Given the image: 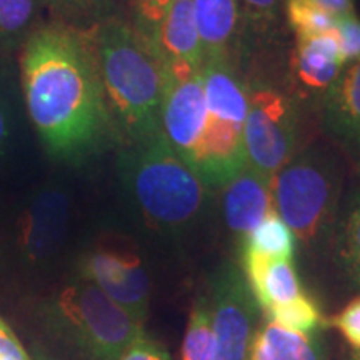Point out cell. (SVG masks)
<instances>
[{
  "label": "cell",
  "instance_id": "cell-27",
  "mask_svg": "<svg viewBox=\"0 0 360 360\" xmlns=\"http://www.w3.org/2000/svg\"><path fill=\"white\" fill-rule=\"evenodd\" d=\"M174 2L175 0H129L130 24L150 44L157 32V27L160 25L162 19Z\"/></svg>",
  "mask_w": 360,
  "mask_h": 360
},
{
  "label": "cell",
  "instance_id": "cell-13",
  "mask_svg": "<svg viewBox=\"0 0 360 360\" xmlns=\"http://www.w3.org/2000/svg\"><path fill=\"white\" fill-rule=\"evenodd\" d=\"M344 67L335 30L295 39V47L289 57L287 87L305 109L314 110L321 97L339 79Z\"/></svg>",
  "mask_w": 360,
  "mask_h": 360
},
{
  "label": "cell",
  "instance_id": "cell-7",
  "mask_svg": "<svg viewBox=\"0 0 360 360\" xmlns=\"http://www.w3.org/2000/svg\"><path fill=\"white\" fill-rule=\"evenodd\" d=\"M247 117L244 150L247 167L272 180L304 147L305 107L259 64L245 65Z\"/></svg>",
  "mask_w": 360,
  "mask_h": 360
},
{
  "label": "cell",
  "instance_id": "cell-34",
  "mask_svg": "<svg viewBox=\"0 0 360 360\" xmlns=\"http://www.w3.org/2000/svg\"><path fill=\"white\" fill-rule=\"evenodd\" d=\"M349 360H360V350H354V352L350 354Z\"/></svg>",
  "mask_w": 360,
  "mask_h": 360
},
{
  "label": "cell",
  "instance_id": "cell-9",
  "mask_svg": "<svg viewBox=\"0 0 360 360\" xmlns=\"http://www.w3.org/2000/svg\"><path fill=\"white\" fill-rule=\"evenodd\" d=\"M79 278L96 285L134 321L146 326L150 277L139 254L120 242H98L80 255Z\"/></svg>",
  "mask_w": 360,
  "mask_h": 360
},
{
  "label": "cell",
  "instance_id": "cell-23",
  "mask_svg": "<svg viewBox=\"0 0 360 360\" xmlns=\"http://www.w3.org/2000/svg\"><path fill=\"white\" fill-rule=\"evenodd\" d=\"M242 249L257 252L270 259L294 260L297 240L281 215L272 212L249 233L244 244L238 247V250Z\"/></svg>",
  "mask_w": 360,
  "mask_h": 360
},
{
  "label": "cell",
  "instance_id": "cell-26",
  "mask_svg": "<svg viewBox=\"0 0 360 360\" xmlns=\"http://www.w3.org/2000/svg\"><path fill=\"white\" fill-rule=\"evenodd\" d=\"M285 22L295 39H300L335 30L337 19L314 0H285Z\"/></svg>",
  "mask_w": 360,
  "mask_h": 360
},
{
  "label": "cell",
  "instance_id": "cell-4",
  "mask_svg": "<svg viewBox=\"0 0 360 360\" xmlns=\"http://www.w3.org/2000/svg\"><path fill=\"white\" fill-rule=\"evenodd\" d=\"M347 167L330 143L314 142L274 175V209L309 255L328 252Z\"/></svg>",
  "mask_w": 360,
  "mask_h": 360
},
{
  "label": "cell",
  "instance_id": "cell-28",
  "mask_svg": "<svg viewBox=\"0 0 360 360\" xmlns=\"http://www.w3.org/2000/svg\"><path fill=\"white\" fill-rule=\"evenodd\" d=\"M6 72L0 70V162L12 152L19 129L12 84L6 79Z\"/></svg>",
  "mask_w": 360,
  "mask_h": 360
},
{
  "label": "cell",
  "instance_id": "cell-24",
  "mask_svg": "<svg viewBox=\"0 0 360 360\" xmlns=\"http://www.w3.org/2000/svg\"><path fill=\"white\" fill-rule=\"evenodd\" d=\"M212 339V304L204 290L195 297L192 304L179 360H209Z\"/></svg>",
  "mask_w": 360,
  "mask_h": 360
},
{
  "label": "cell",
  "instance_id": "cell-5",
  "mask_svg": "<svg viewBox=\"0 0 360 360\" xmlns=\"http://www.w3.org/2000/svg\"><path fill=\"white\" fill-rule=\"evenodd\" d=\"M205 96V130L192 172L217 193L245 169L244 124L247 79L233 58H204L200 69Z\"/></svg>",
  "mask_w": 360,
  "mask_h": 360
},
{
  "label": "cell",
  "instance_id": "cell-20",
  "mask_svg": "<svg viewBox=\"0 0 360 360\" xmlns=\"http://www.w3.org/2000/svg\"><path fill=\"white\" fill-rule=\"evenodd\" d=\"M247 360H328L322 330L299 334L262 319Z\"/></svg>",
  "mask_w": 360,
  "mask_h": 360
},
{
  "label": "cell",
  "instance_id": "cell-22",
  "mask_svg": "<svg viewBox=\"0 0 360 360\" xmlns=\"http://www.w3.org/2000/svg\"><path fill=\"white\" fill-rule=\"evenodd\" d=\"M125 0H44L52 22L79 30H90L102 22L120 17Z\"/></svg>",
  "mask_w": 360,
  "mask_h": 360
},
{
  "label": "cell",
  "instance_id": "cell-30",
  "mask_svg": "<svg viewBox=\"0 0 360 360\" xmlns=\"http://www.w3.org/2000/svg\"><path fill=\"white\" fill-rule=\"evenodd\" d=\"M330 326L340 332L354 350H360V295L330 319Z\"/></svg>",
  "mask_w": 360,
  "mask_h": 360
},
{
  "label": "cell",
  "instance_id": "cell-10",
  "mask_svg": "<svg viewBox=\"0 0 360 360\" xmlns=\"http://www.w3.org/2000/svg\"><path fill=\"white\" fill-rule=\"evenodd\" d=\"M72 195L58 180L39 186L27 195L15 225V247L22 262L44 267L56 260L67 240Z\"/></svg>",
  "mask_w": 360,
  "mask_h": 360
},
{
  "label": "cell",
  "instance_id": "cell-2",
  "mask_svg": "<svg viewBox=\"0 0 360 360\" xmlns=\"http://www.w3.org/2000/svg\"><path fill=\"white\" fill-rule=\"evenodd\" d=\"M119 177L137 217L162 237L188 236L212 209L215 193L179 159L162 130L120 146Z\"/></svg>",
  "mask_w": 360,
  "mask_h": 360
},
{
  "label": "cell",
  "instance_id": "cell-12",
  "mask_svg": "<svg viewBox=\"0 0 360 360\" xmlns=\"http://www.w3.org/2000/svg\"><path fill=\"white\" fill-rule=\"evenodd\" d=\"M319 129L360 177V60L344 67L314 109Z\"/></svg>",
  "mask_w": 360,
  "mask_h": 360
},
{
  "label": "cell",
  "instance_id": "cell-25",
  "mask_svg": "<svg viewBox=\"0 0 360 360\" xmlns=\"http://www.w3.org/2000/svg\"><path fill=\"white\" fill-rule=\"evenodd\" d=\"M262 315L265 321L277 323L287 330L299 332V334H314V332L322 330L323 326L321 309L305 292L290 302L274 305L264 310Z\"/></svg>",
  "mask_w": 360,
  "mask_h": 360
},
{
  "label": "cell",
  "instance_id": "cell-11",
  "mask_svg": "<svg viewBox=\"0 0 360 360\" xmlns=\"http://www.w3.org/2000/svg\"><path fill=\"white\" fill-rule=\"evenodd\" d=\"M165 72L160 129L170 148L192 170L204 139L207 115L200 69L169 67Z\"/></svg>",
  "mask_w": 360,
  "mask_h": 360
},
{
  "label": "cell",
  "instance_id": "cell-17",
  "mask_svg": "<svg viewBox=\"0 0 360 360\" xmlns=\"http://www.w3.org/2000/svg\"><path fill=\"white\" fill-rule=\"evenodd\" d=\"M204 58H238L242 29L240 0H192Z\"/></svg>",
  "mask_w": 360,
  "mask_h": 360
},
{
  "label": "cell",
  "instance_id": "cell-15",
  "mask_svg": "<svg viewBox=\"0 0 360 360\" xmlns=\"http://www.w3.org/2000/svg\"><path fill=\"white\" fill-rule=\"evenodd\" d=\"M152 49L165 69L192 67L202 69L204 53L193 17L192 0H175L162 19L152 39Z\"/></svg>",
  "mask_w": 360,
  "mask_h": 360
},
{
  "label": "cell",
  "instance_id": "cell-31",
  "mask_svg": "<svg viewBox=\"0 0 360 360\" xmlns=\"http://www.w3.org/2000/svg\"><path fill=\"white\" fill-rule=\"evenodd\" d=\"M117 360H172V357L167 349L160 342L152 339L143 328Z\"/></svg>",
  "mask_w": 360,
  "mask_h": 360
},
{
  "label": "cell",
  "instance_id": "cell-8",
  "mask_svg": "<svg viewBox=\"0 0 360 360\" xmlns=\"http://www.w3.org/2000/svg\"><path fill=\"white\" fill-rule=\"evenodd\" d=\"M205 292L212 304L214 326L209 360H247L262 319L240 267L225 260L207 278Z\"/></svg>",
  "mask_w": 360,
  "mask_h": 360
},
{
  "label": "cell",
  "instance_id": "cell-32",
  "mask_svg": "<svg viewBox=\"0 0 360 360\" xmlns=\"http://www.w3.org/2000/svg\"><path fill=\"white\" fill-rule=\"evenodd\" d=\"M0 360H32L2 317H0Z\"/></svg>",
  "mask_w": 360,
  "mask_h": 360
},
{
  "label": "cell",
  "instance_id": "cell-14",
  "mask_svg": "<svg viewBox=\"0 0 360 360\" xmlns=\"http://www.w3.org/2000/svg\"><path fill=\"white\" fill-rule=\"evenodd\" d=\"M215 195H219V209L225 229L238 247L269 214L276 212L272 180L247 165Z\"/></svg>",
  "mask_w": 360,
  "mask_h": 360
},
{
  "label": "cell",
  "instance_id": "cell-21",
  "mask_svg": "<svg viewBox=\"0 0 360 360\" xmlns=\"http://www.w3.org/2000/svg\"><path fill=\"white\" fill-rule=\"evenodd\" d=\"M44 0H0V58L20 52L42 22Z\"/></svg>",
  "mask_w": 360,
  "mask_h": 360
},
{
  "label": "cell",
  "instance_id": "cell-33",
  "mask_svg": "<svg viewBox=\"0 0 360 360\" xmlns=\"http://www.w3.org/2000/svg\"><path fill=\"white\" fill-rule=\"evenodd\" d=\"M322 11L330 13L335 19H340V17L352 15L355 13V2L354 0H314Z\"/></svg>",
  "mask_w": 360,
  "mask_h": 360
},
{
  "label": "cell",
  "instance_id": "cell-1",
  "mask_svg": "<svg viewBox=\"0 0 360 360\" xmlns=\"http://www.w3.org/2000/svg\"><path fill=\"white\" fill-rule=\"evenodd\" d=\"M19 53L27 117L53 160L80 164L115 143L92 29L44 22Z\"/></svg>",
  "mask_w": 360,
  "mask_h": 360
},
{
  "label": "cell",
  "instance_id": "cell-19",
  "mask_svg": "<svg viewBox=\"0 0 360 360\" xmlns=\"http://www.w3.org/2000/svg\"><path fill=\"white\" fill-rule=\"evenodd\" d=\"M327 254L345 282L360 290V177L344 191Z\"/></svg>",
  "mask_w": 360,
  "mask_h": 360
},
{
  "label": "cell",
  "instance_id": "cell-29",
  "mask_svg": "<svg viewBox=\"0 0 360 360\" xmlns=\"http://www.w3.org/2000/svg\"><path fill=\"white\" fill-rule=\"evenodd\" d=\"M335 32L339 35L342 57L345 65L360 60V19L355 13L337 19Z\"/></svg>",
  "mask_w": 360,
  "mask_h": 360
},
{
  "label": "cell",
  "instance_id": "cell-3",
  "mask_svg": "<svg viewBox=\"0 0 360 360\" xmlns=\"http://www.w3.org/2000/svg\"><path fill=\"white\" fill-rule=\"evenodd\" d=\"M117 146L160 132L167 72L150 44L120 17L92 29Z\"/></svg>",
  "mask_w": 360,
  "mask_h": 360
},
{
  "label": "cell",
  "instance_id": "cell-16",
  "mask_svg": "<svg viewBox=\"0 0 360 360\" xmlns=\"http://www.w3.org/2000/svg\"><path fill=\"white\" fill-rule=\"evenodd\" d=\"M238 267L260 312L274 305L290 302L304 292L294 260L270 259L257 252L242 249Z\"/></svg>",
  "mask_w": 360,
  "mask_h": 360
},
{
  "label": "cell",
  "instance_id": "cell-6",
  "mask_svg": "<svg viewBox=\"0 0 360 360\" xmlns=\"http://www.w3.org/2000/svg\"><path fill=\"white\" fill-rule=\"evenodd\" d=\"M49 330L80 360H117L142 323L92 283L77 278L42 305Z\"/></svg>",
  "mask_w": 360,
  "mask_h": 360
},
{
  "label": "cell",
  "instance_id": "cell-18",
  "mask_svg": "<svg viewBox=\"0 0 360 360\" xmlns=\"http://www.w3.org/2000/svg\"><path fill=\"white\" fill-rule=\"evenodd\" d=\"M242 29L238 58L245 69L250 58L267 56L285 35V0H240Z\"/></svg>",
  "mask_w": 360,
  "mask_h": 360
}]
</instances>
